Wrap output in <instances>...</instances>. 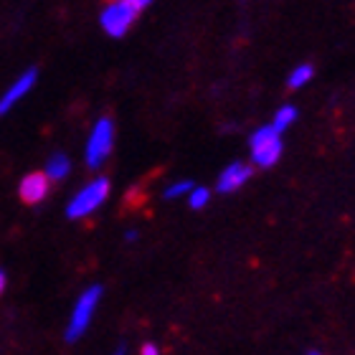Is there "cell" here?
<instances>
[{"instance_id": "8992f818", "label": "cell", "mask_w": 355, "mask_h": 355, "mask_svg": "<svg viewBox=\"0 0 355 355\" xmlns=\"http://www.w3.org/2000/svg\"><path fill=\"white\" fill-rule=\"evenodd\" d=\"M36 79H38V71H36V69H28L26 74L18 76V79H15V82L6 89V94L0 96V114H6V112L13 110L15 104L21 102L23 96H26L31 92V89L36 87Z\"/></svg>"}, {"instance_id": "9c48e42d", "label": "cell", "mask_w": 355, "mask_h": 355, "mask_svg": "<svg viewBox=\"0 0 355 355\" xmlns=\"http://www.w3.org/2000/svg\"><path fill=\"white\" fill-rule=\"evenodd\" d=\"M69 168H71L69 157L61 155V153H53V155L49 157V160H46L44 175L49 178V183H51V180H64V178L69 175Z\"/></svg>"}, {"instance_id": "5b68a950", "label": "cell", "mask_w": 355, "mask_h": 355, "mask_svg": "<svg viewBox=\"0 0 355 355\" xmlns=\"http://www.w3.org/2000/svg\"><path fill=\"white\" fill-rule=\"evenodd\" d=\"M99 300H102V287L99 284H92L89 289H84L79 300L74 304V312H71V318H69V325H67V340L74 343L79 340L84 333H87V327L92 325V318H94L96 307H99Z\"/></svg>"}, {"instance_id": "8fae6325", "label": "cell", "mask_w": 355, "mask_h": 355, "mask_svg": "<svg viewBox=\"0 0 355 355\" xmlns=\"http://www.w3.org/2000/svg\"><path fill=\"white\" fill-rule=\"evenodd\" d=\"M295 122H297V107H292V104H284V107H279V110H277V114H274L272 127L282 135L287 127L295 125Z\"/></svg>"}, {"instance_id": "52a82bcc", "label": "cell", "mask_w": 355, "mask_h": 355, "mask_svg": "<svg viewBox=\"0 0 355 355\" xmlns=\"http://www.w3.org/2000/svg\"><path fill=\"white\" fill-rule=\"evenodd\" d=\"M252 175H254V168L249 163H231L221 171L216 188H218V193H234L239 188H244L252 180Z\"/></svg>"}, {"instance_id": "5bb4252c", "label": "cell", "mask_w": 355, "mask_h": 355, "mask_svg": "<svg viewBox=\"0 0 355 355\" xmlns=\"http://www.w3.org/2000/svg\"><path fill=\"white\" fill-rule=\"evenodd\" d=\"M140 355H160V348H157L155 343H145L140 348Z\"/></svg>"}, {"instance_id": "e0dca14e", "label": "cell", "mask_w": 355, "mask_h": 355, "mask_svg": "<svg viewBox=\"0 0 355 355\" xmlns=\"http://www.w3.org/2000/svg\"><path fill=\"white\" fill-rule=\"evenodd\" d=\"M125 353H127V348H125V345H119V348L114 350V355H125Z\"/></svg>"}, {"instance_id": "277c9868", "label": "cell", "mask_w": 355, "mask_h": 355, "mask_svg": "<svg viewBox=\"0 0 355 355\" xmlns=\"http://www.w3.org/2000/svg\"><path fill=\"white\" fill-rule=\"evenodd\" d=\"M107 196H110V178H94L71 198V203L67 206V216L71 221L87 218V216H92L96 208L102 206Z\"/></svg>"}, {"instance_id": "6da1fadb", "label": "cell", "mask_w": 355, "mask_h": 355, "mask_svg": "<svg viewBox=\"0 0 355 355\" xmlns=\"http://www.w3.org/2000/svg\"><path fill=\"white\" fill-rule=\"evenodd\" d=\"M145 8H148V0H114L99 15L102 31L112 38L127 36V31L132 28L135 21L140 18V13Z\"/></svg>"}, {"instance_id": "4fadbf2b", "label": "cell", "mask_w": 355, "mask_h": 355, "mask_svg": "<svg viewBox=\"0 0 355 355\" xmlns=\"http://www.w3.org/2000/svg\"><path fill=\"white\" fill-rule=\"evenodd\" d=\"M193 191V183L191 180H178V183H171L165 188V198L173 200V198H180V196H188Z\"/></svg>"}, {"instance_id": "ba28073f", "label": "cell", "mask_w": 355, "mask_h": 355, "mask_svg": "<svg viewBox=\"0 0 355 355\" xmlns=\"http://www.w3.org/2000/svg\"><path fill=\"white\" fill-rule=\"evenodd\" d=\"M49 178L44 175V173H28V175L21 180V188H18V193H21V200L23 203H28V206H38L41 200L49 196Z\"/></svg>"}, {"instance_id": "7c38bea8", "label": "cell", "mask_w": 355, "mask_h": 355, "mask_svg": "<svg viewBox=\"0 0 355 355\" xmlns=\"http://www.w3.org/2000/svg\"><path fill=\"white\" fill-rule=\"evenodd\" d=\"M208 200H211V191L208 188H200V185H193V191L188 193V206L193 211H200V208L208 206Z\"/></svg>"}, {"instance_id": "3957f363", "label": "cell", "mask_w": 355, "mask_h": 355, "mask_svg": "<svg viewBox=\"0 0 355 355\" xmlns=\"http://www.w3.org/2000/svg\"><path fill=\"white\" fill-rule=\"evenodd\" d=\"M112 148H114V122L112 117H99L89 132L87 140V150H84V163L96 171L102 168V163L110 157Z\"/></svg>"}, {"instance_id": "2e32d148", "label": "cell", "mask_w": 355, "mask_h": 355, "mask_svg": "<svg viewBox=\"0 0 355 355\" xmlns=\"http://www.w3.org/2000/svg\"><path fill=\"white\" fill-rule=\"evenodd\" d=\"M3 289H6V272L0 269V292H3Z\"/></svg>"}, {"instance_id": "30bf717a", "label": "cell", "mask_w": 355, "mask_h": 355, "mask_svg": "<svg viewBox=\"0 0 355 355\" xmlns=\"http://www.w3.org/2000/svg\"><path fill=\"white\" fill-rule=\"evenodd\" d=\"M312 76H315V67H312V64H300V67H295L292 71H289L287 87L289 89H302L312 82Z\"/></svg>"}, {"instance_id": "9a60e30c", "label": "cell", "mask_w": 355, "mask_h": 355, "mask_svg": "<svg viewBox=\"0 0 355 355\" xmlns=\"http://www.w3.org/2000/svg\"><path fill=\"white\" fill-rule=\"evenodd\" d=\"M125 241H130V244H132V241H137V231H135V229L127 231V234H125Z\"/></svg>"}, {"instance_id": "ac0fdd59", "label": "cell", "mask_w": 355, "mask_h": 355, "mask_svg": "<svg viewBox=\"0 0 355 355\" xmlns=\"http://www.w3.org/2000/svg\"><path fill=\"white\" fill-rule=\"evenodd\" d=\"M307 355H322V353H320V350H310Z\"/></svg>"}, {"instance_id": "7a4b0ae2", "label": "cell", "mask_w": 355, "mask_h": 355, "mask_svg": "<svg viewBox=\"0 0 355 355\" xmlns=\"http://www.w3.org/2000/svg\"><path fill=\"white\" fill-rule=\"evenodd\" d=\"M249 150H252V168H274L282 157V135L272 125H264L254 130L249 137Z\"/></svg>"}]
</instances>
